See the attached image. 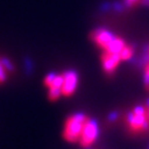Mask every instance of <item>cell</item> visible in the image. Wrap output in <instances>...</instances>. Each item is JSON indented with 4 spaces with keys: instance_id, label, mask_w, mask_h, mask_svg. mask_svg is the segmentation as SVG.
<instances>
[{
    "instance_id": "obj_13",
    "label": "cell",
    "mask_w": 149,
    "mask_h": 149,
    "mask_svg": "<svg viewBox=\"0 0 149 149\" xmlns=\"http://www.w3.org/2000/svg\"><path fill=\"white\" fill-rule=\"evenodd\" d=\"M147 118H148V121H149V109H147Z\"/></svg>"
},
{
    "instance_id": "obj_5",
    "label": "cell",
    "mask_w": 149,
    "mask_h": 149,
    "mask_svg": "<svg viewBox=\"0 0 149 149\" xmlns=\"http://www.w3.org/2000/svg\"><path fill=\"white\" fill-rule=\"evenodd\" d=\"M79 83V76L74 70H70L63 74V83L61 87V93L64 96H70L76 91Z\"/></svg>"
},
{
    "instance_id": "obj_3",
    "label": "cell",
    "mask_w": 149,
    "mask_h": 149,
    "mask_svg": "<svg viewBox=\"0 0 149 149\" xmlns=\"http://www.w3.org/2000/svg\"><path fill=\"white\" fill-rule=\"evenodd\" d=\"M127 125L133 132H145L149 130V121L147 118V110L143 106H137L126 116Z\"/></svg>"
},
{
    "instance_id": "obj_9",
    "label": "cell",
    "mask_w": 149,
    "mask_h": 149,
    "mask_svg": "<svg viewBox=\"0 0 149 149\" xmlns=\"http://www.w3.org/2000/svg\"><path fill=\"white\" fill-rule=\"evenodd\" d=\"M143 81H144V85L147 89H149V63H147L144 66V78H143Z\"/></svg>"
},
{
    "instance_id": "obj_12",
    "label": "cell",
    "mask_w": 149,
    "mask_h": 149,
    "mask_svg": "<svg viewBox=\"0 0 149 149\" xmlns=\"http://www.w3.org/2000/svg\"><path fill=\"white\" fill-rule=\"evenodd\" d=\"M146 108H147V109H149V98L147 100V102H146Z\"/></svg>"
},
{
    "instance_id": "obj_1",
    "label": "cell",
    "mask_w": 149,
    "mask_h": 149,
    "mask_svg": "<svg viewBox=\"0 0 149 149\" xmlns=\"http://www.w3.org/2000/svg\"><path fill=\"white\" fill-rule=\"evenodd\" d=\"M91 37L93 42L100 49L105 50V52H109V53L120 54L122 49L126 46L122 38L116 36L111 31L104 28H98L94 30L91 34Z\"/></svg>"
},
{
    "instance_id": "obj_2",
    "label": "cell",
    "mask_w": 149,
    "mask_h": 149,
    "mask_svg": "<svg viewBox=\"0 0 149 149\" xmlns=\"http://www.w3.org/2000/svg\"><path fill=\"white\" fill-rule=\"evenodd\" d=\"M87 119L88 118L83 113H74L66 119L63 130V137L68 142L79 141Z\"/></svg>"
},
{
    "instance_id": "obj_10",
    "label": "cell",
    "mask_w": 149,
    "mask_h": 149,
    "mask_svg": "<svg viewBox=\"0 0 149 149\" xmlns=\"http://www.w3.org/2000/svg\"><path fill=\"white\" fill-rule=\"evenodd\" d=\"M117 118H118V113H117L116 111L111 112V113L108 115V120H109L110 122H114Z\"/></svg>"
},
{
    "instance_id": "obj_6",
    "label": "cell",
    "mask_w": 149,
    "mask_h": 149,
    "mask_svg": "<svg viewBox=\"0 0 149 149\" xmlns=\"http://www.w3.org/2000/svg\"><path fill=\"white\" fill-rule=\"evenodd\" d=\"M121 61V57L119 54L109 53L106 52L102 55V68L108 74H111L115 72L116 68Z\"/></svg>"
},
{
    "instance_id": "obj_4",
    "label": "cell",
    "mask_w": 149,
    "mask_h": 149,
    "mask_svg": "<svg viewBox=\"0 0 149 149\" xmlns=\"http://www.w3.org/2000/svg\"><path fill=\"white\" fill-rule=\"evenodd\" d=\"M98 135H100V126H98L96 120L87 119L86 123L84 125L83 132L81 134V137L79 139L81 146L84 148H89L96 141Z\"/></svg>"
},
{
    "instance_id": "obj_7",
    "label": "cell",
    "mask_w": 149,
    "mask_h": 149,
    "mask_svg": "<svg viewBox=\"0 0 149 149\" xmlns=\"http://www.w3.org/2000/svg\"><path fill=\"white\" fill-rule=\"evenodd\" d=\"M13 65L7 59L1 58L0 59V83H2L6 80V72H12Z\"/></svg>"
},
{
    "instance_id": "obj_8",
    "label": "cell",
    "mask_w": 149,
    "mask_h": 149,
    "mask_svg": "<svg viewBox=\"0 0 149 149\" xmlns=\"http://www.w3.org/2000/svg\"><path fill=\"white\" fill-rule=\"evenodd\" d=\"M133 54H134V50L132 47H128L125 46L122 49V51L120 52V57H121V60H130L132 57H133Z\"/></svg>"
},
{
    "instance_id": "obj_14",
    "label": "cell",
    "mask_w": 149,
    "mask_h": 149,
    "mask_svg": "<svg viewBox=\"0 0 149 149\" xmlns=\"http://www.w3.org/2000/svg\"><path fill=\"white\" fill-rule=\"evenodd\" d=\"M148 149H149V147H148Z\"/></svg>"
},
{
    "instance_id": "obj_11",
    "label": "cell",
    "mask_w": 149,
    "mask_h": 149,
    "mask_svg": "<svg viewBox=\"0 0 149 149\" xmlns=\"http://www.w3.org/2000/svg\"><path fill=\"white\" fill-rule=\"evenodd\" d=\"M138 1H139V0H124L123 3H124V5H125V7H132V6H134Z\"/></svg>"
}]
</instances>
